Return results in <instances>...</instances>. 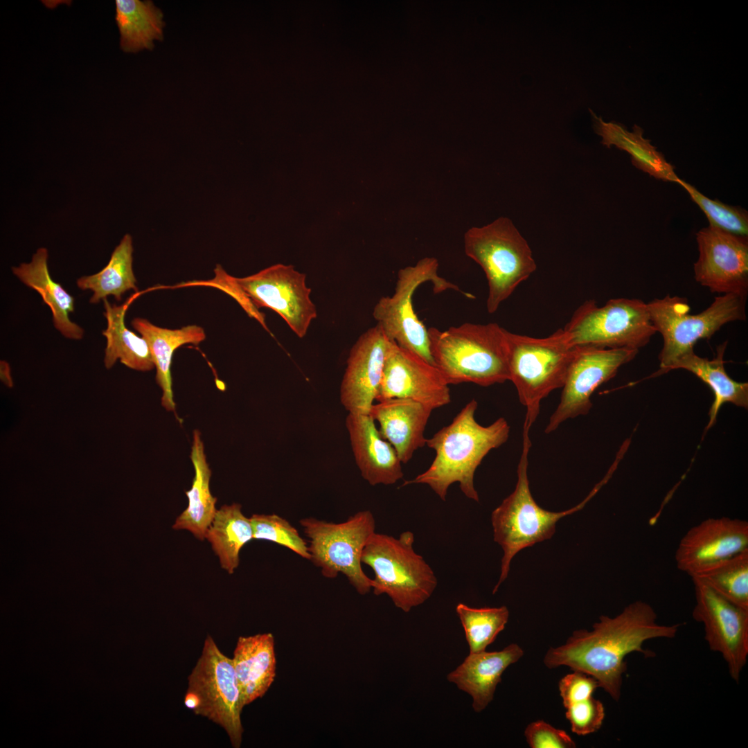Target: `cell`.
I'll return each instance as SVG.
<instances>
[{
	"label": "cell",
	"mask_w": 748,
	"mask_h": 748,
	"mask_svg": "<svg viewBox=\"0 0 748 748\" xmlns=\"http://www.w3.org/2000/svg\"><path fill=\"white\" fill-rule=\"evenodd\" d=\"M727 342L717 348V355L713 359L701 357L691 352L679 358L670 367V371L682 368L695 375L706 384L714 394V401L709 409V422L706 430L716 422L720 408L725 402L747 409L748 383L738 382L732 380L727 373L724 366V355Z\"/></svg>",
	"instance_id": "cell-27"
},
{
	"label": "cell",
	"mask_w": 748,
	"mask_h": 748,
	"mask_svg": "<svg viewBox=\"0 0 748 748\" xmlns=\"http://www.w3.org/2000/svg\"><path fill=\"white\" fill-rule=\"evenodd\" d=\"M574 347L639 350L657 332L648 304L639 299L616 298L600 307L587 300L562 328Z\"/></svg>",
	"instance_id": "cell-10"
},
{
	"label": "cell",
	"mask_w": 748,
	"mask_h": 748,
	"mask_svg": "<svg viewBox=\"0 0 748 748\" xmlns=\"http://www.w3.org/2000/svg\"><path fill=\"white\" fill-rule=\"evenodd\" d=\"M699 258L694 277L713 293H748V238L712 226L696 233Z\"/></svg>",
	"instance_id": "cell-16"
},
{
	"label": "cell",
	"mask_w": 748,
	"mask_h": 748,
	"mask_svg": "<svg viewBox=\"0 0 748 748\" xmlns=\"http://www.w3.org/2000/svg\"><path fill=\"white\" fill-rule=\"evenodd\" d=\"M531 446L529 431L523 429V447L515 490L491 515L494 541L501 546L504 552L499 581L492 594L507 578L511 560L518 552L551 539L555 532L557 522L581 510L599 488H594L581 503L567 510L551 512L542 508L532 497L529 487L528 465Z\"/></svg>",
	"instance_id": "cell-4"
},
{
	"label": "cell",
	"mask_w": 748,
	"mask_h": 748,
	"mask_svg": "<svg viewBox=\"0 0 748 748\" xmlns=\"http://www.w3.org/2000/svg\"><path fill=\"white\" fill-rule=\"evenodd\" d=\"M506 338L509 380L526 409L523 429L530 430L541 401L563 386L576 347L569 344L562 328L543 338L506 330Z\"/></svg>",
	"instance_id": "cell-5"
},
{
	"label": "cell",
	"mask_w": 748,
	"mask_h": 748,
	"mask_svg": "<svg viewBox=\"0 0 748 748\" xmlns=\"http://www.w3.org/2000/svg\"><path fill=\"white\" fill-rule=\"evenodd\" d=\"M120 46L125 53L152 50L163 38V14L152 1L116 0Z\"/></svg>",
	"instance_id": "cell-30"
},
{
	"label": "cell",
	"mask_w": 748,
	"mask_h": 748,
	"mask_svg": "<svg viewBox=\"0 0 748 748\" xmlns=\"http://www.w3.org/2000/svg\"><path fill=\"white\" fill-rule=\"evenodd\" d=\"M689 576L732 603L748 609V549L706 564Z\"/></svg>",
	"instance_id": "cell-33"
},
{
	"label": "cell",
	"mask_w": 748,
	"mask_h": 748,
	"mask_svg": "<svg viewBox=\"0 0 748 748\" xmlns=\"http://www.w3.org/2000/svg\"><path fill=\"white\" fill-rule=\"evenodd\" d=\"M387 338L377 324L352 347L340 386V400L350 413L369 414L380 384Z\"/></svg>",
	"instance_id": "cell-19"
},
{
	"label": "cell",
	"mask_w": 748,
	"mask_h": 748,
	"mask_svg": "<svg viewBox=\"0 0 748 748\" xmlns=\"http://www.w3.org/2000/svg\"><path fill=\"white\" fill-rule=\"evenodd\" d=\"M477 407V401L472 399L450 424L426 438L425 445L435 451L434 461L425 471L405 481L402 486L425 484L445 501L449 486L458 483L466 497L479 501L474 473L490 451L508 440L510 426L502 417L490 425H480L474 416Z\"/></svg>",
	"instance_id": "cell-2"
},
{
	"label": "cell",
	"mask_w": 748,
	"mask_h": 748,
	"mask_svg": "<svg viewBox=\"0 0 748 748\" xmlns=\"http://www.w3.org/2000/svg\"><path fill=\"white\" fill-rule=\"evenodd\" d=\"M677 184L688 192L693 201L705 213L710 226L733 234L747 236L748 213L746 210L711 199L681 179Z\"/></svg>",
	"instance_id": "cell-35"
},
{
	"label": "cell",
	"mask_w": 748,
	"mask_h": 748,
	"mask_svg": "<svg viewBox=\"0 0 748 748\" xmlns=\"http://www.w3.org/2000/svg\"><path fill=\"white\" fill-rule=\"evenodd\" d=\"M605 715L603 703L592 696L572 704L566 708L565 712L571 731L578 736H586L599 730Z\"/></svg>",
	"instance_id": "cell-37"
},
{
	"label": "cell",
	"mask_w": 748,
	"mask_h": 748,
	"mask_svg": "<svg viewBox=\"0 0 748 748\" xmlns=\"http://www.w3.org/2000/svg\"><path fill=\"white\" fill-rule=\"evenodd\" d=\"M1 380L7 386L12 387L13 386L10 366L5 361H1Z\"/></svg>",
	"instance_id": "cell-40"
},
{
	"label": "cell",
	"mask_w": 748,
	"mask_h": 748,
	"mask_svg": "<svg viewBox=\"0 0 748 748\" xmlns=\"http://www.w3.org/2000/svg\"><path fill=\"white\" fill-rule=\"evenodd\" d=\"M309 539L310 561L327 578L345 576L357 591L365 595L372 589V579L362 567L363 550L375 532V520L370 510H362L345 522L335 523L314 517L299 522Z\"/></svg>",
	"instance_id": "cell-9"
},
{
	"label": "cell",
	"mask_w": 748,
	"mask_h": 748,
	"mask_svg": "<svg viewBox=\"0 0 748 748\" xmlns=\"http://www.w3.org/2000/svg\"><path fill=\"white\" fill-rule=\"evenodd\" d=\"M242 706L262 697L276 677V659L271 633L238 639L232 658Z\"/></svg>",
	"instance_id": "cell-23"
},
{
	"label": "cell",
	"mask_w": 748,
	"mask_h": 748,
	"mask_svg": "<svg viewBox=\"0 0 748 748\" xmlns=\"http://www.w3.org/2000/svg\"><path fill=\"white\" fill-rule=\"evenodd\" d=\"M435 366L450 384L481 386L509 380L506 330L495 323L428 328Z\"/></svg>",
	"instance_id": "cell-3"
},
{
	"label": "cell",
	"mask_w": 748,
	"mask_h": 748,
	"mask_svg": "<svg viewBox=\"0 0 748 748\" xmlns=\"http://www.w3.org/2000/svg\"><path fill=\"white\" fill-rule=\"evenodd\" d=\"M638 350L576 347L569 366L560 402L544 429L556 430L564 421L587 415L592 407L591 396L601 384L613 378L619 368L632 360Z\"/></svg>",
	"instance_id": "cell-14"
},
{
	"label": "cell",
	"mask_w": 748,
	"mask_h": 748,
	"mask_svg": "<svg viewBox=\"0 0 748 748\" xmlns=\"http://www.w3.org/2000/svg\"><path fill=\"white\" fill-rule=\"evenodd\" d=\"M206 539L219 559L221 567L232 574L240 563V551L253 539L250 517L239 504L224 505L217 510L208 527Z\"/></svg>",
	"instance_id": "cell-31"
},
{
	"label": "cell",
	"mask_w": 748,
	"mask_h": 748,
	"mask_svg": "<svg viewBox=\"0 0 748 748\" xmlns=\"http://www.w3.org/2000/svg\"><path fill=\"white\" fill-rule=\"evenodd\" d=\"M432 411L410 399L391 398L373 404L369 415L377 421L381 436L394 447L402 463H407L426 444L424 433Z\"/></svg>",
	"instance_id": "cell-21"
},
{
	"label": "cell",
	"mask_w": 748,
	"mask_h": 748,
	"mask_svg": "<svg viewBox=\"0 0 748 748\" xmlns=\"http://www.w3.org/2000/svg\"><path fill=\"white\" fill-rule=\"evenodd\" d=\"M48 256L46 248H39L30 262L12 267V273L41 296L43 302L51 309L55 328L64 337L81 339L83 329L69 317L74 312L75 299L60 283L52 279L48 268Z\"/></svg>",
	"instance_id": "cell-24"
},
{
	"label": "cell",
	"mask_w": 748,
	"mask_h": 748,
	"mask_svg": "<svg viewBox=\"0 0 748 748\" xmlns=\"http://www.w3.org/2000/svg\"><path fill=\"white\" fill-rule=\"evenodd\" d=\"M456 612L463 627L470 652L486 650L504 630L509 618L506 606L475 608L460 603Z\"/></svg>",
	"instance_id": "cell-34"
},
{
	"label": "cell",
	"mask_w": 748,
	"mask_h": 748,
	"mask_svg": "<svg viewBox=\"0 0 748 748\" xmlns=\"http://www.w3.org/2000/svg\"><path fill=\"white\" fill-rule=\"evenodd\" d=\"M438 267L436 258L427 257L414 266L400 269L394 294L382 297L373 312L388 339L416 353L433 366L428 329L414 312L413 296L420 285L428 281L433 284L435 293L447 290L461 292L458 286L438 276Z\"/></svg>",
	"instance_id": "cell-12"
},
{
	"label": "cell",
	"mask_w": 748,
	"mask_h": 748,
	"mask_svg": "<svg viewBox=\"0 0 748 748\" xmlns=\"http://www.w3.org/2000/svg\"><path fill=\"white\" fill-rule=\"evenodd\" d=\"M680 624L658 622L654 609L639 600L627 605L614 617L601 616L591 630H575L566 642L551 647L544 657L548 668L569 667L593 677L616 702L621 695L623 675L627 670L625 657L639 652L646 657L652 652L643 648L647 641L673 639Z\"/></svg>",
	"instance_id": "cell-1"
},
{
	"label": "cell",
	"mask_w": 748,
	"mask_h": 748,
	"mask_svg": "<svg viewBox=\"0 0 748 748\" xmlns=\"http://www.w3.org/2000/svg\"><path fill=\"white\" fill-rule=\"evenodd\" d=\"M132 238L125 234L112 253L107 265L99 272L83 276L77 280V286L82 290H90L93 295L89 302L98 303L108 296L121 301L129 290L138 291L134 276Z\"/></svg>",
	"instance_id": "cell-32"
},
{
	"label": "cell",
	"mask_w": 748,
	"mask_h": 748,
	"mask_svg": "<svg viewBox=\"0 0 748 748\" xmlns=\"http://www.w3.org/2000/svg\"><path fill=\"white\" fill-rule=\"evenodd\" d=\"M224 276L241 298L255 308H268L276 312L299 338L305 336L317 316L305 274L291 265H274L242 278L225 272Z\"/></svg>",
	"instance_id": "cell-13"
},
{
	"label": "cell",
	"mask_w": 748,
	"mask_h": 748,
	"mask_svg": "<svg viewBox=\"0 0 748 748\" xmlns=\"http://www.w3.org/2000/svg\"><path fill=\"white\" fill-rule=\"evenodd\" d=\"M103 302L107 320V328L102 332L107 339L104 357L106 368H111L120 360L127 367L136 371L153 369L154 364L146 340L130 330L125 324L130 301L119 305L110 303L107 299Z\"/></svg>",
	"instance_id": "cell-28"
},
{
	"label": "cell",
	"mask_w": 748,
	"mask_h": 748,
	"mask_svg": "<svg viewBox=\"0 0 748 748\" xmlns=\"http://www.w3.org/2000/svg\"><path fill=\"white\" fill-rule=\"evenodd\" d=\"M746 300L747 296L738 294H722L696 314L690 313L686 298L666 295L648 303L651 321L663 337L660 369L652 376L669 372L679 358L694 351L699 340L711 338L724 325L745 321Z\"/></svg>",
	"instance_id": "cell-7"
},
{
	"label": "cell",
	"mask_w": 748,
	"mask_h": 748,
	"mask_svg": "<svg viewBox=\"0 0 748 748\" xmlns=\"http://www.w3.org/2000/svg\"><path fill=\"white\" fill-rule=\"evenodd\" d=\"M132 326L149 346L157 370L156 381L162 390L161 404L167 411H175L170 370L173 353L184 344L197 345L204 341V330L196 325L168 329L157 326L143 318L134 319Z\"/></svg>",
	"instance_id": "cell-25"
},
{
	"label": "cell",
	"mask_w": 748,
	"mask_h": 748,
	"mask_svg": "<svg viewBox=\"0 0 748 748\" xmlns=\"http://www.w3.org/2000/svg\"><path fill=\"white\" fill-rule=\"evenodd\" d=\"M346 427L356 465L370 485H392L403 477L395 449L382 438L369 414L348 413Z\"/></svg>",
	"instance_id": "cell-20"
},
{
	"label": "cell",
	"mask_w": 748,
	"mask_h": 748,
	"mask_svg": "<svg viewBox=\"0 0 748 748\" xmlns=\"http://www.w3.org/2000/svg\"><path fill=\"white\" fill-rule=\"evenodd\" d=\"M190 458L195 476L190 489L186 491L188 504L176 518L172 528L186 530L197 539L204 540L217 511V499L211 492V470L206 461L204 443L198 430L193 431Z\"/></svg>",
	"instance_id": "cell-26"
},
{
	"label": "cell",
	"mask_w": 748,
	"mask_h": 748,
	"mask_svg": "<svg viewBox=\"0 0 748 748\" xmlns=\"http://www.w3.org/2000/svg\"><path fill=\"white\" fill-rule=\"evenodd\" d=\"M410 531L398 537L375 532L362 555V562L374 572V594L387 595L404 612L427 600L438 585L433 569L415 551Z\"/></svg>",
	"instance_id": "cell-6"
},
{
	"label": "cell",
	"mask_w": 748,
	"mask_h": 748,
	"mask_svg": "<svg viewBox=\"0 0 748 748\" xmlns=\"http://www.w3.org/2000/svg\"><path fill=\"white\" fill-rule=\"evenodd\" d=\"M692 580L695 599L693 618L702 623L710 650L722 656L731 677L738 682L748 657V609L727 600L699 580Z\"/></svg>",
	"instance_id": "cell-15"
},
{
	"label": "cell",
	"mask_w": 748,
	"mask_h": 748,
	"mask_svg": "<svg viewBox=\"0 0 748 748\" xmlns=\"http://www.w3.org/2000/svg\"><path fill=\"white\" fill-rule=\"evenodd\" d=\"M573 671L563 677L558 683L560 695L565 709L592 696L599 687L598 682L593 677L582 672Z\"/></svg>",
	"instance_id": "cell-39"
},
{
	"label": "cell",
	"mask_w": 748,
	"mask_h": 748,
	"mask_svg": "<svg viewBox=\"0 0 748 748\" xmlns=\"http://www.w3.org/2000/svg\"><path fill=\"white\" fill-rule=\"evenodd\" d=\"M523 655L524 650L517 643L499 651L470 652L447 679L472 697L474 711L480 713L493 700L503 673Z\"/></svg>",
	"instance_id": "cell-22"
},
{
	"label": "cell",
	"mask_w": 748,
	"mask_h": 748,
	"mask_svg": "<svg viewBox=\"0 0 748 748\" xmlns=\"http://www.w3.org/2000/svg\"><path fill=\"white\" fill-rule=\"evenodd\" d=\"M526 742L531 748H573L576 742L564 730L537 720L528 724L524 731Z\"/></svg>",
	"instance_id": "cell-38"
},
{
	"label": "cell",
	"mask_w": 748,
	"mask_h": 748,
	"mask_svg": "<svg viewBox=\"0 0 748 748\" xmlns=\"http://www.w3.org/2000/svg\"><path fill=\"white\" fill-rule=\"evenodd\" d=\"M405 398L432 410L450 403L449 384L435 366L416 353L387 339L377 402Z\"/></svg>",
	"instance_id": "cell-17"
},
{
	"label": "cell",
	"mask_w": 748,
	"mask_h": 748,
	"mask_svg": "<svg viewBox=\"0 0 748 748\" xmlns=\"http://www.w3.org/2000/svg\"><path fill=\"white\" fill-rule=\"evenodd\" d=\"M184 704L193 713L220 725L234 748L241 746L243 706L232 659L207 635L202 654L188 677Z\"/></svg>",
	"instance_id": "cell-11"
},
{
	"label": "cell",
	"mask_w": 748,
	"mask_h": 748,
	"mask_svg": "<svg viewBox=\"0 0 748 748\" xmlns=\"http://www.w3.org/2000/svg\"><path fill=\"white\" fill-rule=\"evenodd\" d=\"M250 519L254 540L274 542L310 560L307 542L287 519L276 514H253Z\"/></svg>",
	"instance_id": "cell-36"
},
{
	"label": "cell",
	"mask_w": 748,
	"mask_h": 748,
	"mask_svg": "<svg viewBox=\"0 0 748 748\" xmlns=\"http://www.w3.org/2000/svg\"><path fill=\"white\" fill-rule=\"evenodd\" d=\"M464 249L485 272L490 314L537 268L527 241L507 217L470 229L464 236Z\"/></svg>",
	"instance_id": "cell-8"
},
{
	"label": "cell",
	"mask_w": 748,
	"mask_h": 748,
	"mask_svg": "<svg viewBox=\"0 0 748 748\" xmlns=\"http://www.w3.org/2000/svg\"><path fill=\"white\" fill-rule=\"evenodd\" d=\"M596 132L602 137L601 143L610 148L615 145L631 156L633 166L656 179L677 183L679 178L674 167L659 152L650 141L643 136V130L636 125L632 131L613 122H605L592 113Z\"/></svg>",
	"instance_id": "cell-29"
},
{
	"label": "cell",
	"mask_w": 748,
	"mask_h": 748,
	"mask_svg": "<svg viewBox=\"0 0 748 748\" xmlns=\"http://www.w3.org/2000/svg\"><path fill=\"white\" fill-rule=\"evenodd\" d=\"M748 549V522L721 517L708 518L691 527L675 552L678 569L688 576L710 563Z\"/></svg>",
	"instance_id": "cell-18"
}]
</instances>
